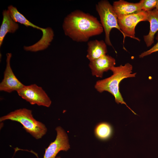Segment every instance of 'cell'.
<instances>
[{"label":"cell","instance_id":"52a82bcc","mask_svg":"<svg viewBox=\"0 0 158 158\" xmlns=\"http://www.w3.org/2000/svg\"><path fill=\"white\" fill-rule=\"evenodd\" d=\"M142 21H148L147 12L143 10L118 17V23L124 37L123 41L126 37L140 41L135 37V29L137 25Z\"/></svg>","mask_w":158,"mask_h":158},{"label":"cell","instance_id":"3957f363","mask_svg":"<svg viewBox=\"0 0 158 158\" xmlns=\"http://www.w3.org/2000/svg\"><path fill=\"white\" fill-rule=\"evenodd\" d=\"M8 120L21 123L23 128L36 139L41 138L47 131L46 126L33 117L32 111L25 108L16 110L0 118L1 122Z\"/></svg>","mask_w":158,"mask_h":158},{"label":"cell","instance_id":"8fae6325","mask_svg":"<svg viewBox=\"0 0 158 158\" xmlns=\"http://www.w3.org/2000/svg\"><path fill=\"white\" fill-rule=\"evenodd\" d=\"M112 6L117 17L142 10L141 4L139 2L133 3L120 0L114 1Z\"/></svg>","mask_w":158,"mask_h":158},{"label":"cell","instance_id":"4fadbf2b","mask_svg":"<svg viewBox=\"0 0 158 158\" xmlns=\"http://www.w3.org/2000/svg\"><path fill=\"white\" fill-rule=\"evenodd\" d=\"M3 18L0 28V47L8 32L13 33L18 28L19 25L12 18L8 10H4L2 13Z\"/></svg>","mask_w":158,"mask_h":158},{"label":"cell","instance_id":"7c38bea8","mask_svg":"<svg viewBox=\"0 0 158 158\" xmlns=\"http://www.w3.org/2000/svg\"><path fill=\"white\" fill-rule=\"evenodd\" d=\"M106 44L103 40H91L87 43L86 57L90 61L106 54L107 49Z\"/></svg>","mask_w":158,"mask_h":158},{"label":"cell","instance_id":"d6986e66","mask_svg":"<svg viewBox=\"0 0 158 158\" xmlns=\"http://www.w3.org/2000/svg\"><path fill=\"white\" fill-rule=\"evenodd\" d=\"M56 158H61V157H56Z\"/></svg>","mask_w":158,"mask_h":158},{"label":"cell","instance_id":"30bf717a","mask_svg":"<svg viewBox=\"0 0 158 158\" xmlns=\"http://www.w3.org/2000/svg\"><path fill=\"white\" fill-rule=\"evenodd\" d=\"M115 59L108 55H105L96 59L90 61L89 66L92 75L97 77L102 78L103 73L114 66Z\"/></svg>","mask_w":158,"mask_h":158},{"label":"cell","instance_id":"277c9868","mask_svg":"<svg viewBox=\"0 0 158 158\" xmlns=\"http://www.w3.org/2000/svg\"><path fill=\"white\" fill-rule=\"evenodd\" d=\"M10 16L16 22L19 23L27 27L31 26L42 31V36L41 39L36 43L29 46H24V49L26 51L36 52L47 49L50 45L53 39L54 33L53 30L50 27L42 28L33 24L12 5L8 7V10Z\"/></svg>","mask_w":158,"mask_h":158},{"label":"cell","instance_id":"5b68a950","mask_svg":"<svg viewBox=\"0 0 158 158\" xmlns=\"http://www.w3.org/2000/svg\"><path fill=\"white\" fill-rule=\"evenodd\" d=\"M95 7L105 32L104 41L107 44L112 46L110 39V34L111 29L114 28L117 29L123 34L118 23L117 16L112 5L107 0L99 1L96 4Z\"/></svg>","mask_w":158,"mask_h":158},{"label":"cell","instance_id":"9c48e42d","mask_svg":"<svg viewBox=\"0 0 158 158\" xmlns=\"http://www.w3.org/2000/svg\"><path fill=\"white\" fill-rule=\"evenodd\" d=\"M6 66L4 72V78L0 83V91L8 93L14 91L17 92L24 86L16 77L10 65L12 56L11 53L6 54Z\"/></svg>","mask_w":158,"mask_h":158},{"label":"cell","instance_id":"8992f818","mask_svg":"<svg viewBox=\"0 0 158 158\" xmlns=\"http://www.w3.org/2000/svg\"><path fill=\"white\" fill-rule=\"evenodd\" d=\"M22 98L32 105L48 107L51 101L42 88L36 84L25 86L17 92Z\"/></svg>","mask_w":158,"mask_h":158},{"label":"cell","instance_id":"7a4b0ae2","mask_svg":"<svg viewBox=\"0 0 158 158\" xmlns=\"http://www.w3.org/2000/svg\"><path fill=\"white\" fill-rule=\"evenodd\" d=\"M132 69V66L129 63H127L124 66H114L110 69L113 74L108 78L97 81L95 87L99 92L106 91L110 93L114 96L117 103L125 105L132 112L136 115L124 101L119 91V84L123 80L135 76L136 73H133Z\"/></svg>","mask_w":158,"mask_h":158},{"label":"cell","instance_id":"e0dca14e","mask_svg":"<svg viewBox=\"0 0 158 158\" xmlns=\"http://www.w3.org/2000/svg\"><path fill=\"white\" fill-rule=\"evenodd\" d=\"M156 39L157 41V43L150 49L145 51L140 54L139 55V58H143L153 53L158 51V32L157 33Z\"/></svg>","mask_w":158,"mask_h":158},{"label":"cell","instance_id":"9a60e30c","mask_svg":"<svg viewBox=\"0 0 158 158\" xmlns=\"http://www.w3.org/2000/svg\"><path fill=\"white\" fill-rule=\"evenodd\" d=\"M94 133L98 139L105 141L111 138L113 133V129L111 125L108 123L101 122L96 126Z\"/></svg>","mask_w":158,"mask_h":158},{"label":"cell","instance_id":"2e32d148","mask_svg":"<svg viewBox=\"0 0 158 158\" xmlns=\"http://www.w3.org/2000/svg\"><path fill=\"white\" fill-rule=\"evenodd\" d=\"M157 0H141L139 2L142 10L146 12L151 11L155 8Z\"/></svg>","mask_w":158,"mask_h":158},{"label":"cell","instance_id":"6da1fadb","mask_svg":"<svg viewBox=\"0 0 158 158\" xmlns=\"http://www.w3.org/2000/svg\"><path fill=\"white\" fill-rule=\"evenodd\" d=\"M62 27L66 35L78 42H87L90 37L101 34L104 30L96 17L79 10L68 15L64 19Z\"/></svg>","mask_w":158,"mask_h":158},{"label":"cell","instance_id":"ac0fdd59","mask_svg":"<svg viewBox=\"0 0 158 158\" xmlns=\"http://www.w3.org/2000/svg\"><path fill=\"white\" fill-rule=\"evenodd\" d=\"M158 11V0H157L156 4V7L155 8Z\"/></svg>","mask_w":158,"mask_h":158},{"label":"cell","instance_id":"5bb4252c","mask_svg":"<svg viewBox=\"0 0 158 158\" xmlns=\"http://www.w3.org/2000/svg\"><path fill=\"white\" fill-rule=\"evenodd\" d=\"M147 12L150 29L148 34L144 35L143 37L147 46L149 47L154 43V35L158 31V11L154 8Z\"/></svg>","mask_w":158,"mask_h":158},{"label":"cell","instance_id":"ba28073f","mask_svg":"<svg viewBox=\"0 0 158 158\" xmlns=\"http://www.w3.org/2000/svg\"><path fill=\"white\" fill-rule=\"evenodd\" d=\"M55 130L57 133L56 139L45 149L43 158H56L60 151H66L70 148L68 137L64 130L59 126L56 128Z\"/></svg>","mask_w":158,"mask_h":158}]
</instances>
